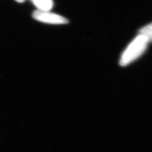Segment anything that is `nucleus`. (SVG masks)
Returning <instances> with one entry per match:
<instances>
[{
	"label": "nucleus",
	"instance_id": "obj_2",
	"mask_svg": "<svg viewBox=\"0 0 152 152\" xmlns=\"http://www.w3.org/2000/svg\"><path fill=\"white\" fill-rule=\"evenodd\" d=\"M33 16L38 21L50 24H62L68 22V20L63 16L46 11H35L33 14Z\"/></svg>",
	"mask_w": 152,
	"mask_h": 152
},
{
	"label": "nucleus",
	"instance_id": "obj_1",
	"mask_svg": "<svg viewBox=\"0 0 152 152\" xmlns=\"http://www.w3.org/2000/svg\"><path fill=\"white\" fill-rule=\"evenodd\" d=\"M148 43V39L145 36L141 34L137 36L122 55L120 60V65H128L135 60L145 51Z\"/></svg>",
	"mask_w": 152,
	"mask_h": 152
},
{
	"label": "nucleus",
	"instance_id": "obj_3",
	"mask_svg": "<svg viewBox=\"0 0 152 152\" xmlns=\"http://www.w3.org/2000/svg\"><path fill=\"white\" fill-rule=\"evenodd\" d=\"M34 4L36 6L39 10L48 11L53 6L52 0H32Z\"/></svg>",
	"mask_w": 152,
	"mask_h": 152
},
{
	"label": "nucleus",
	"instance_id": "obj_4",
	"mask_svg": "<svg viewBox=\"0 0 152 152\" xmlns=\"http://www.w3.org/2000/svg\"><path fill=\"white\" fill-rule=\"evenodd\" d=\"M139 34L145 36L148 39V42H152V23L140 29Z\"/></svg>",
	"mask_w": 152,
	"mask_h": 152
},
{
	"label": "nucleus",
	"instance_id": "obj_5",
	"mask_svg": "<svg viewBox=\"0 0 152 152\" xmlns=\"http://www.w3.org/2000/svg\"><path fill=\"white\" fill-rule=\"evenodd\" d=\"M17 2H24L25 0H16Z\"/></svg>",
	"mask_w": 152,
	"mask_h": 152
}]
</instances>
